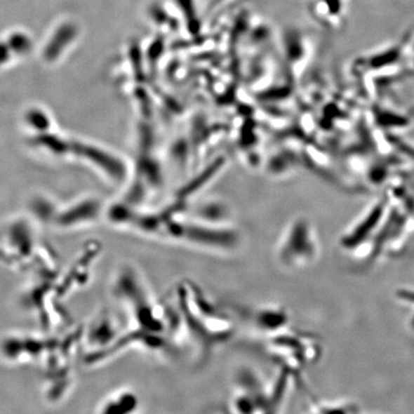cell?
Returning <instances> with one entry per match:
<instances>
[{
    "mask_svg": "<svg viewBox=\"0 0 414 414\" xmlns=\"http://www.w3.org/2000/svg\"><path fill=\"white\" fill-rule=\"evenodd\" d=\"M175 306L183 334L195 345L199 363H206L214 352L232 339V319L196 283L185 279L178 284Z\"/></svg>",
    "mask_w": 414,
    "mask_h": 414,
    "instance_id": "6da1fadb",
    "label": "cell"
},
{
    "mask_svg": "<svg viewBox=\"0 0 414 414\" xmlns=\"http://www.w3.org/2000/svg\"><path fill=\"white\" fill-rule=\"evenodd\" d=\"M142 235L201 251L232 253L242 245V237L232 225L206 224L180 216V212L148 215Z\"/></svg>",
    "mask_w": 414,
    "mask_h": 414,
    "instance_id": "7a4b0ae2",
    "label": "cell"
},
{
    "mask_svg": "<svg viewBox=\"0 0 414 414\" xmlns=\"http://www.w3.org/2000/svg\"><path fill=\"white\" fill-rule=\"evenodd\" d=\"M264 348L279 368L291 372L300 382L304 368L314 363L319 357L316 340L306 333L290 328L266 338Z\"/></svg>",
    "mask_w": 414,
    "mask_h": 414,
    "instance_id": "3957f363",
    "label": "cell"
},
{
    "mask_svg": "<svg viewBox=\"0 0 414 414\" xmlns=\"http://www.w3.org/2000/svg\"><path fill=\"white\" fill-rule=\"evenodd\" d=\"M275 254L283 268L291 271L313 265L319 255V242L310 222L305 219L293 221L280 238Z\"/></svg>",
    "mask_w": 414,
    "mask_h": 414,
    "instance_id": "277c9868",
    "label": "cell"
},
{
    "mask_svg": "<svg viewBox=\"0 0 414 414\" xmlns=\"http://www.w3.org/2000/svg\"><path fill=\"white\" fill-rule=\"evenodd\" d=\"M229 408L239 414L272 413L269 384L266 385L253 369H241L236 375Z\"/></svg>",
    "mask_w": 414,
    "mask_h": 414,
    "instance_id": "5b68a950",
    "label": "cell"
},
{
    "mask_svg": "<svg viewBox=\"0 0 414 414\" xmlns=\"http://www.w3.org/2000/svg\"><path fill=\"white\" fill-rule=\"evenodd\" d=\"M290 321L289 312L277 304L258 306L246 313L251 328L265 339L290 328Z\"/></svg>",
    "mask_w": 414,
    "mask_h": 414,
    "instance_id": "8992f818",
    "label": "cell"
},
{
    "mask_svg": "<svg viewBox=\"0 0 414 414\" xmlns=\"http://www.w3.org/2000/svg\"><path fill=\"white\" fill-rule=\"evenodd\" d=\"M70 150L83 156L90 161L94 162L97 166L101 167L105 172L107 173L114 180H123L125 178L126 169L125 165L122 163L120 159L112 156L107 152L91 147L90 145H84L81 143L70 144Z\"/></svg>",
    "mask_w": 414,
    "mask_h": 414,
    "instance_id": "52a82bcc",
    "label": "cell"
},
{
    "mask_svg": "<svg viewBox=\"0 0 414 414\" xmlns=\"http://www.w3.org/2000/svg\"><path fill=\"white\" fill-rule=\"evenodd\" d=\"M76 35L74 26L67 25L58 29L53 38L49 41L44 51V57L48 61H53L61 55L68 44L72 43Z\"/></svg>",
    "mask_w": 414,
    "mask_h": 414,
    "instance_id": "ba28073f",
    "label": "cell"
},
{
    "mask_svg": "<svg viewBox=\"0 0 414 414\" xmlns=\"http://www.w3.org/2000/svg\"><path fill=\"white\" fill-rule=\"evenodd\" d=\"M140 408V399L135 392L125 390L118 393L105 406L104 413L114 414L133 413Z\"/></svg>",
    "mask_w": 414,
    "mask_h": 414,
    "instance_id": "9c48e42d",
    "label": "cell"
},
{
    "mask_svg": "<svg viewBox=\"0 0 414 414\" xmlns=\"http://www.w3.org/2000/svg\"><path fill=\"white\" fill-rule=\"evenodd\" d=\"M98 208V203L95 201H86V203L72 209V211H68L67 215L64 216V221L69 222L72 220L93 218L97 214Z\"/></svg>",
    "mask_w": 414,
    "mask_h": 414,
    "instance_id": "30bf717a",
    "label": "cell"
},
{
    "mask_svg": "<svg viewBox=\"0 0 414 414\" xmlns=\"http://www.w3.org/2000/svg\"><path fill=\"white\" fill-rule=\"evenodd\" d=\"M36 143L43 145L54 153L62 154L70 150V144L52 135H41L36 138Z\"/></svg>",
    "mask_w": 414,
    "mask_h": 414,
    "instance_id": "8fae6325",
    "label": "cell"
},
{
    "mask_svg": "<svg viewBox=\"0 0 414 414\" xmlns=\"http://www.w3.org/2000/svg\"><path fill=\"white\" fill-rule=\"evenodd\" d=\"M313 411L316 413H356V406L349 403H322L314 401Z\"/></svg>",
    "mask_w": 414,
    "mask_h": 414,
    "instance_id": "7c38bea8",
    "label": "cell"
},
{
    "mask_svg": "<svg viewBox=\"0 0 414 414\" xmlns=\"http://www.w3.org/2000/svg\"><path fill=\"white\" fill-rule=\"evenodd\" d=\"M175 1L185 15L190 30H198L199 20L196 18L195 0H175Z\"/></svg>",
    "mask_w": 414,
    "mask_h": 414,
    "instance_id": "4fadbf2b",
    "label": "cell"
},
{
    "mask_svg": "<svg viewBox=\"0 0 414 414\" xmlns=\"http://www.w3.org/2000/svg\"><path fill=\"white\" fill-rule=\"evenodd\" d=\"M9 46L17 53H25L28 51L31 47L30 39L22 34H15L9 39Z\"/></svg>",
    "mask_w": 414,
    "mask_h": 414,
    "instance_id": "5bb4252c",
    "label": "cell"
},
{
    "mask_svg": "<svg viewBox=\"0 0 414 414\" xmlns=\"http://www.w3.org/2000/svg\"><path fill=\"white\" fill-rule=\"evenodd\" d=\"M27 119L28 122L39 131L48 129L49 119L43 112L34 109V111L29 112Z\"/></svg>",
    "mask_w": 414,
    "mask_h": 414,
    "instance_id": "9a60e30c",
    "label": "cell"
},
{
    "mask_svg": "<svg viewBox=\"0 0 414 414\" xmlns=\"http://www.w3.org/2000/svg\"><path fill=\"white\" fill-rule=\"evenodd\" d=\"M11 47L7 44H0V65L4 64L10 58Z\"/></svg>",
    "mask_w": 414,
    "mask_h": 414,
    "instance_id": "2e32d148",
    "label": "cell"
}]
</instances>
